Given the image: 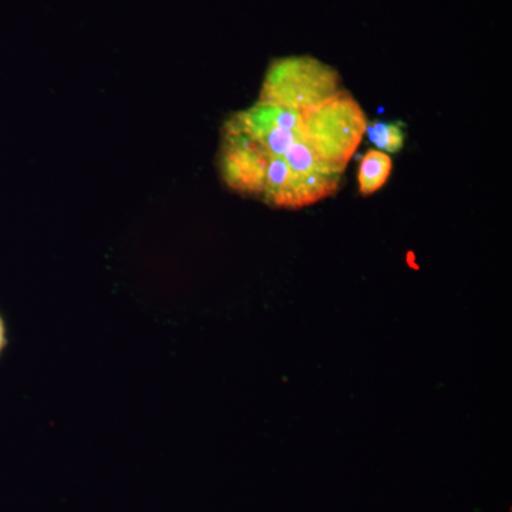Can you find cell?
<instances>
[{
    "label": "cell",
    "instance_id": "277c9868",
    "mask_svg": "<svg viewBox=\"0 0 512 512\" xmlns=\"http://www.w3.org/2000/svg\"><path fill=\"white\" fill-rule=\"evenodd\" d=\"M365 136L379 151L397 154L406 144V131L402 121H367Z\"/></svg>",
    "mask_w": 512,
    "mask_h": 512
},
{
    "label": "cell",
    "instance_id": "5b68a950",
    "mask_svg": "<svg viewBox=\"0 0 512 512\" xmlns=\"http://www.w3.org/2000/svg\"><path fill=\"white\" fill-rule=\"evenodd\" d=\"M6 342H8V339H6L5 320L0 315V356H2L3 350H5Z\"/></svg>",
    "mask_w": 512,
    "mask_h": 512
},
{
    "label": "cell",
    "instance_id": "7a4b0ae2",
    "mask_svg": "<svg viewBox=\"0 0 512 512\" xmlns=\"http://www.w3.org/2000/svg\"><path fill=\"white\" fill-rule=\"evenodd\" d=\"M342 89L335 67L312 56H288L269 64L258 100L302 109L318 106Z\"/></svg>",
    "mask_w": 512,
    "mask_h": 512
},
{
    "label": "cell",
    "instance_id": "3957f363",
    "mask_svg": "<svg viewBox=\"0 0 512 512\" xmlns=\"http://www.w3.org/2000/svg\"><path fill=\"white\" fill-rule=\"evenodd\" d=\"M393 171V160L389 154L379 150H369L360 161L357 171V185L363 197L376 194L389 181Z\"/></svg>",
    "mask_w": 512,
    "mask_h": 512
},
{
    "label": "cell",
    "instance_id": "6da1fadb",
    "mask_svg": "<svg viewBox=\"0 0 512 512\" xmlns=\"http://www.w3.org/2000/svg\"><path fill=\"white\" fill-rule=\"evenodd\" d=\"M366 124L348 89L302 109L256 100L222 124L218 170L237 194L302 210L338 194Z\"/></svg>",
    "mask_w": 512,
    "mask_h": 512
}]
</instances>
